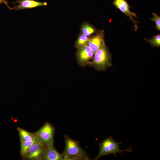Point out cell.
Instances as JSON below:
<instances>
[{"label": "cell", "instance_id": "1", "mask_svg": "<svg viewBox=\"0 0 160 160\" xmlns=\"http://www.w3.org/2000/svg\"><path fill=\"white\" fill-rule=\"evenodd\" d=\"M65 148L62 153L64 160H91L87 152L81 147L78 140H73L68 136H64Z\"/></svg>", "mask_w": 160, "mask_h": 160}, {"label": "cell", "instance_id": "2", "mask_svg": "<svg viewBox=\"0 0 160 160\" xmlns=\"http://www.w3.org/2000/svg\"><path fill=\"white\" fill-rule=\"evenodd\" d=\"M121 144V142L118 143L116 142L111 136L105 138L100 143V151L99 153L94 160H98L102 156H107L111 154H113L116 156V154L118 153L122 154L123 153L124 151L133 152L130 146L127 149H120L119 146Z\"/></svg>", "mask_w": 160, "mask_h": 160}, {"label": "cell", "instance_id": "3", "mask_svg": "<svg viewBox=\"0 0 160 160\" xmlns=\"http://www.w3.org/2000/svg\"><path fill=\"white\" fill-rule=\"evenodd\" d=\"M92 61L89 64L96 70L104 71L111 66V56L105 44L95 52Z\"/></svg>", "mask_w": 160, "mask_h": 160}, {"label": "cell", "instance_id": "4", "mask_svg": "<svg viewBox=\"0 0 160 160\" xmlns=\"http://www.w3.org/2000/svg\"><path fill=\"white\" fill-rule=\"evenodd\" d=\"M54 127L50 123L46 122L38 131L34 133L40 141L46 145L54 144Z\"/></svg>", "mask_w": 160, "mask_h": 160}, {"label": "cell", "instance_id": "5", "mask_svg": "<svg viewBox=\"0 0 160 160\" xmlns=\"http://www.w3.org/2000/svg\"><path fill=\"white\" fill-rule=\"evenodd\" d=\"M46 145L39 140L34 143L30 148L23 159L24 160H42Z\"/></svg>", "mask_w": 160, "mask_h": 160}, {"label": "cell", "instance_id": "6", "mask_svg": "<svg viewBox=\"0 0 160 160\" xmlns=\"http://www.w3.org/2000/svg\"><path fill=\"white\" fill-rule=\"evenodd\" d=\"M76 58L79 64L84 67L88 64L89 60L93 57L95 52L87 45L78 49Z\"/></svg>", "mask_w": 160, "mask_h": 160}, {"label": "cell", "instance_id": "7", "mask_svg": "<svg viewBox=\"0 0 160 160\" xmlns=\"http://www.w3.org/2000/svg\"><path fill=\"white\" fill-rule=\"evenodd\" d=\"M17 3L18 5L14 7L16 10H20L27 9L33 8L38 7L47 5V3L39 1L34 0H19L14 2Z\"/></svg>", "mask_w": 160, "mask_h": 160}, {"label": "cell", "instance_id": "8", "mask_svg": "<svg viewBox=\"0 0 160 160\" xmlns=\"http://www.w3.org/2000/svg\"><path fill=\"white\" fill-rule=\"evenodd\" d=\"M43 160H64L62 154L57 151L54 144L46 145Z\"/></svg>", "mask_w": 160, "mask_h": 160}, {"label": "cell", "instance_id": "9", "mask_svg": "<svg viewBox=\"0 0 160 160\" xmlns=\"http://www.w3.org/2000/svg\"><path fill=\"white\" fill-rule=\"evenodd\" d=\"M113 4L117 8L129 17L135 24L136 22L133 17H137L136 15L130 10V7L127 0H113Z\"/></svg>", "mask_w": 160, "mask_h": 160}, {"label": "cell", "instance_id": "10", "mask_svg": "<svg viewBox=\"0 0 160 160\" xmlns=\"http://www.w3.org/2000/svg\"><path fill=\"white\" fill-rule=\"evenodd\" d=\"M104 44L103 34L101 32L89 38L87 45L95 53Z\"/></svg>", "mask_w": 160, "mask_h": 160}, {"label": "cell", "instance_id": "11", "mask_svg": "<svg viewBox=\"0 0 160 160\" xmlns=\"http://www.w3.org/2000/svg\"><path fill=\"white\" fill-rule=\"evenodd\" d=\"M20 141H39L34 133H32L20 127L17 128Z\"/></svg>", "mask_w": 160, "mask_h": 160}, {"label": "cell", "instance_id": "12", "mask_svg": "<svg viewBox=\"0 0 160 160\" xmlns=\"http://www.w3.org/2000/svg\"><path fill=\"white\" fill-rule=\"evenodd\" d=\"M20 142L21 146L20 155L23 159L27 153L30 148L36 142L27 141H20Z\"/></svg>", "mask_w": 160, "mask_h": 160}, {"label": "cell", "instance_id": "13", "mask_svg": "<svg viewBox=\"0 0 160 160\" xmlns=\"http://www.w3.org/2000/svg\"><path fill=\"white\" fill-rule=\"evenodd\" d=\"M89 38L83 34L78 37L75 44L76 47L78 49L87 44Z\"/></svg>", "mask_w": 160, "mask_h": 160}, {"label": "cell", "instance_id": "14", "mask_svg": "<svg viewBox=\"0 0 160 160\" xmlns=\"http://www.w3.org/2000/svg\"><path fill=\"white\" fill-rule=\"evenodd\" d=\"M82 33L87 36H89L95 32V29L87 23H84L82 27Z\"/></svg>", "mask_w": 160, "mask_h": 160}, {"label": "cell", "instance_id": "15", "mask_svg": "<svg viewBox=\"0 0 160 160\" xmlns=\"http://www.w3.org/2000/svg\"><path fill=\"white\" fill-rule=\"evenodd\" d=\"M148 42L154 47H159L160 45V35L158 34L153 37V39L150 40L146 39Z\"/></svg>", "mask_w": 160, "mask_h": 160}, {"label": "cell", "instance_id": "16", "mask_svg": "<svg viewBox=\"0 0 160 160\" xmlns=\"http://www.w3.org/2000/svg\"><path fill=\"white\" fill-rule=\"evenodd\" d=\"M153 17L151 20L155 22L156 29L158 30H160V17L157 14L153 13Z\"/></svg>", "mask_w": 160, "mask_h": 160}, {"label": "cell", "instance_id": "17", "mask_svg": "<svg viewBox=\"0 0 160 160\" xmlns=\"http://www.w3.org/2000/svg\"><path fill=\"white\" fill-rule=\"evenodd\" d=\"M3 3L6 4L8 6V3L6 0H0V4Z\"/></svg>", "mask_w": 160, "mask_h": 160}]
</instances>
